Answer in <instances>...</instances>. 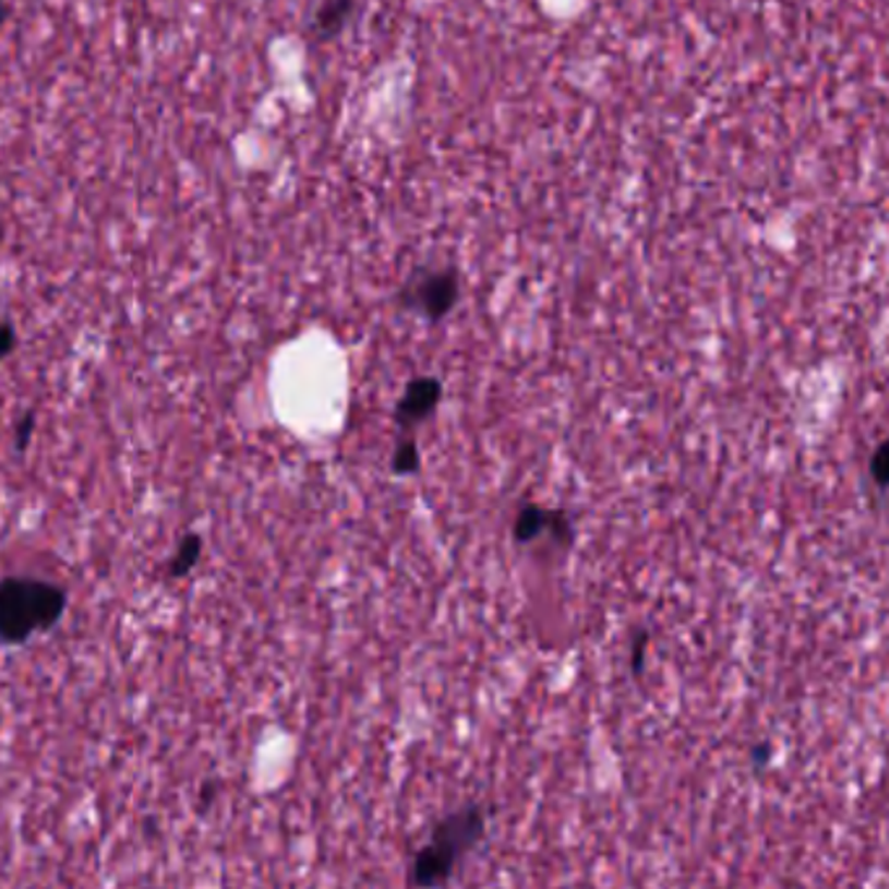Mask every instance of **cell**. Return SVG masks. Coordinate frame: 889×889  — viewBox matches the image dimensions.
Segmentation results:
<instances>
[{
  "instance_id": "obj_7",
  "label": "cell",
  "mask_w": 889,
  "mask_h": 889,
  "mask_svg": "<svg viewBox=\"0 0 889 889\" xmlns=\"http://www.w3.org/2000/svg\"><path fill=\"white\" fill-rule=\"evenodd\" d=\"M202 551H204V540L202 534L196 532H189L183 540H180L176 556L170 561V577L172 579H180L185 577L193 566L199 564V558H202Z\"/></svg>"
},
{
  "instance_id": "obj_2",
  "label": "cell",
  "mask_w": 889,
  "mask_h": 889,
  "mask_svg": "<svg viewBox=\"0 0 889 889\" xmlns=\"http://www.w3.org/2000/svg\"><path fill=\"white\" fill-rule=\"evenodd\" d=\"M457 300L459 274L452 266L412 272L403 290H399V305L428 321L444 319L457 305Z\"/></svg>"
},
{
  "instance_id": "obj_3",
  "label": "cell",
  "mask_w": 889,
  "mask_h": 889,
  "mask_svg": "<svg viewBox=\"0 0 889 889\" xmlns=\"http://www.w3.org/2000/svg\"><path fill=\"white\" fill-rule=\"evenodd\" d=\"M485 832V817L478 806H465L459 812L449 814L446 819H441L436 827H433V838L431 845L436 848L452 858L457 864L459 855H465L470 848L483 838Z\"/></svg>"
},
{
  "instance_id": "obj_14",
  "label": "cell",
  "mask_w": 889,
  "mask_h": 889,
  "mask_svg": "<svg viewBox=\"0 0 889 889\" xmlns=\"http://www.w3.org/2000/svg\"><path fill=\"white\" fill-rule=\"evenodd\" d=\"M647 645H650V637H647V632H641L639 637L634 639V647H632V671H634V676H641V668H645Z\"/></svg>"
},
{
  "instance_id": "obj_4",
  "label": "cell",
  "mask_w": 889,
  "mask_h": 889,
  "mask_svg": "<svg viewBox=\"0 0 889 889\" xmlns=\"http://www.w3.org/2000/svg\"><path fill=\"white\" fill-rule=\"evenodd\" d=\"M441 399V381L433 376H420L416 381L407 384V389L403 394V399L397 403V410H394V420L397 425L412 428L418 423H423L433 416Z\"/></svg>"
},
{
  "instance_id": "obj_13",
  "label": "cell",
  "mask_w": 889,
  "mask_h": 889,
  "mask_svg": "<svg viewBox=\"0 0 889 889\" xmlns=\"http://www.w3.org/2000/svg\"><path fill=\"white\" fill-rule=\"evenodd\" d=\"M16 343H19L16 329H13L9 321H0V360L9 358L11 352L16 350Z\"/></svg>"
},
{
  "instance_id": "obj_17",
  "label": "cell",
  "mask_w": 889,
  "mask_h": 889,
  "mask_svg": "<svg viewBox=\"0 0 889 889\" xmlns=\"http://www.w3.org/2000/svg\"><path fill=\"white\" fill-rule=\"evenodd\" d=\"M0 238H3V225H0Z\"/></svg>"
},
{
  "instance_id": "obj_6",
  "label": "cell",
  "mask_w": 889,
  "mask_h": 889,
  "mask_svg": "<svg viewBox=\"0 0 889 889\" xmlns=\"http://www.w3.org/2000/svg\"><path fill=\"white\" fill-rule=\"evenodd\" d=\"M352 11H356V0H324L313 16V32L319 39H334L350 22Z\"/></svg>"
},
{
  "instance_id": "obj_1",
  "label": "cell",
  "mask_w": 889,
  "mask_h": 889,
  "mask_svg": "<svg viewBox=\"0 0 889 889\" xmlns=\"http://www.w3.org/2000/svg\"><path fill=\"white\" fill-rule=\"evenodd\" d=\"M65 611V590L45 579H0V641L24 645L32 634L48 632Z\"/></svg>"
},
{
  "instance_id": "obj_10",
  "label": "cell",
  "mask_w": 889,
  "mask_h": 889,
  "mask_svg": "<svg viewBox=\"0 0 889 889\" xmlns=\"http://www.w3.org/2000/svg\"><path fill=\"white\" fill-rule=\"evenodd\" d=\"M545 532L551 534V538H556L558 543H564V545H572V543H574L572 519L566 517L564 512H551V514H548V527H545Z\"/></svg>"
},
{
  "instance_id": "obj_16",
  "label": "cell",
  "mask_w": 889,
  "mask_h": 889,
  "mask_svg": "<svg viewBox=\"0 0 889 889\" xmlns=\"http://www.w3.org/2000/svg\"><path fill=\"white\" fill-rule=\"evenodd\" d=\"M5 19V0H0V22Z\"/></svg>"
},
{
  "instance_id": "obj_5",
  "label": "cell",
  "mask_w": 889,
  "mask_h": 889,
  "mask_svg": "<svg viewBox=\"0 0 889 889\" xmlns=\"http://www.w3.org/2000/svg\"><path fill=\"white\" fill-rule=\"evenodd\" d=\"M454 872V861L446 858L444 853L436 851V848L428 842L416 855V861H412V885L416 887H436V885H444L446 879L452 877Z\"/></svg>"
},
{
  "instance_id": "obj_12",
  "label": "cell",
  "mask_w": 889,
  "mask_h": 889,
  "mask_svg": "<svg viewBox=\"0 0 889 889\" xmlns=\"http://www.w3.org/2000/svg\"><path fill=\"white\" fill-rule=\"evenodd\" d=\"M35 423H37L35 412H26V416L16 423V452L29 449L32 433H35Z\"/></svg>"
},
{
  "instance_id": "obj_15",
  "label": "cell",
  "mask_w": 889,
  "mask_h": 889,
  "mask_svg": "<svg viewBox=\"0 0 889 889\" xmlns=\"http://www.w3.org/2000/svg\"><path fill=\"white\" fill-rule=\"evenodd\" d=\"M767 759H770V746L759 744L757 748H754V765H757V770H761V767L767 765Z\"/></svg>"
},
{
  "instance_id": "obj_8",
  "label": "cell",
  "mask_w": 889,
  "mask_h": 889,
  "mask_svg": "<svg viewBox=\"0 0 889 889\" xmlns=\"http://www.w3.org/2000/svg\"><path fill=\"white\" fill-rule=\"evenodd\" d=\"M548 514L551 512L543 509V506L534 504L522 506L517 514V522H514V538H517L519 543H530V540L540 538L548 527Z\"/></svg>"
},
{
  "instance_id": "obj_9",
  "label": "cell",
  "mask_w": 889,
  "mask_h": 889,
  "mask_svg": "<svg viewBox=\"0 0 889 889\" xmlns=\"http://www.w3.org/2000/svg\"><path fill=\"white\" fill-rule=\"evenodd\" d=\"M418 467H420L418 444L412 439H405L403 444L397 446V452H394L392 470L397 474H412V472H418Z\"/></svg>"
},
{
  "instance_id": "obj_11",
  "label": "cell",
  "mask_w": 889,
  "mask_h": 889,
  "mask_svg": "<svg viewBox=\"0 0 889 889\" xmlns=\"http://www.w3.org/2000/svg\"><path fill=\"white\" fill-rule=\"evenodd\" d=\"M887 459H889L887 444H885V441H881L879 449L874 452V457H872V474H874V480H877L879 491H885V485H887V472H889Z\"/></svg>"
}]
</instances>
